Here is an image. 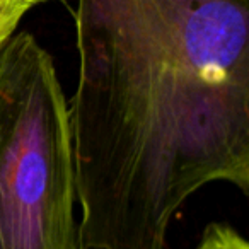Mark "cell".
Returning <instances> with one entry per match:
<instances>
[{
    "label": "cell",
    "mask_w": 249,
    "mask_h": 249,
    "mask_svg": "<svg viewBox=\"0 0 249 249\" xmlns=\"http://www.w3.org/2000/svg\"><path fill=\"white\" fill-rule=\"evenodd\" d=\"M75 33L80 249H166L198 190L249 195V0H79Z\"/></svg>",
    "instance_id": "1"
},
{
    "label": "cell",
    "mask_w": 249,
    "mask_h": 249,
    "mask_svg": "<svg viewBox=\"0 0 249 249\" xmlns=\"http://www.w3.org/2000/svg\"><path fill=\"white\" fill-rule=\"evenodd\" d=\"M69 103L31 33L0 48V249H80Z\"/></svg>",
    "instance_id": "2"
},
{
    "label": "cell",
    "mask_w": 249,
    "mask_h": 249,
    "mask_svg": "<svg viewBox=\"0 0 249 249\" xmlns=\"http://www.w3.org/2000/svg\"><path fill=\"white\" fill-rule=\"evenodd\" d=\"M196 249H249V244L231 225L213 222L207 225Z\"/></svg>",
    "instance_id": "3"
},
{
    "label": "cell",
    "mask_w": 249,
    "mask_h": 249,
    "mask_svg": "<svg viewBox=\"0 0 249 249\" xmlns=\"http://www.w3.org/2000/svg\"><path fill=\"white\" fill-rule=\"evenodd\" d=\"M36 5L33 0H0V48L18 31L26 12Z\"/></svg>",
    "instance_id": "4"
},
{
    "label": "cell",
    "mask_w": 249,
    "mask_h": 249,
    "mask_svg": "<svg viewBox=\"0 0 249 249\" xmlns=\"http://www.w3.org/2000/svg\"><path fill=\"white\" fill-rule=\"evenodd\" d=\"M33 2H36V4L39 5V4H43V2H46V0H33Z\"/></svg>",
    "instance_id": "5"
}]
</instances>
